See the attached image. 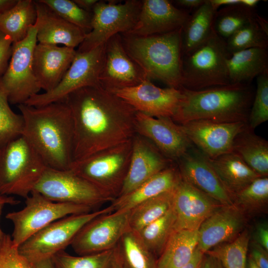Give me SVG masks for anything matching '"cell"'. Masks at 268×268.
Masks as SVG:
<instances>
[{
	"label": "cell",
	"instance_id": "obj_4",
	"mask_svg": "<svg viewBox=\"0 0 268 268\" xmlns=\"http://www.w3.org/2000/svg\"><path fill=\"white\" fill-rule=\"evenodd\" d=\"M182 28L161 34L139 36L121 34L124 48L149 79L169 87L182 88Z\"/></svg>",
	"mask_w": 268,
	"mask_h": 268
},
{
	"label": "cell",
	"instance_id": "obj_6",
	"mask_svg": "<svg viewBox=\"0 0 268 268\" xmlns=\"http://www.w3.org/2000/svg\"><path fill=\"white\" fill-rule=\"evenodd\" d=\"M226 41L213 29L201 45L183 56L182 88L199 90L230 84Z\"/></svg>",
	"mask_w": 268,
	"mask_h": 268
},
{
	"label": "cell",
	"instance_id": "obj_12",
	"mask_svg": "<svg viewBox=\"0 0 268 268\" xmlns=\"http://www.w3.org/2000/svg\"><path fill=\"white\" fill-rule=\"evenodd\" d=\"M54 202L93 207L113 199L71 169L47 167L34 190Z\"/></svg>",
	"mask_w": 268,
	"mask_h": 268
},
{
	"label": "cell",
	"instance_id": "obj_32",
	"mask_svg": "<svg viewBox=\"0 0 268 268\" xmlns=\"http://www.w3.org/2000/svg\"><path fill=\"white\" fill-rule=\"evenodd\" d=\"M215 11L209 0H205L192 14H190L182 28L183 56L203 42L213 30Z\"/></svg>",
	"mask_w": 268,
	"mask_h": 268
},
{
	"label": "cell",
	"instance_id": "obj_53",
	"mask_svg": "<svg viewBox=\"0 0 268 268\" xmlns=\"http://www.w3.org/2000/svg\"><path fill=\"white\" fill-rule=\"evenodd\" d=\"M19 203L20 201L14 199L12 197L0 195V205H16Z\"/></svg>",
	"mask_w": 268,
	"mask_h": 268
},
{
	"label": "cell",
	"instance_id": "obj_17",
	"mask_svg": "<svg viewBox=\"0 0 268 268\" xmlns=\"http://www.w3.org/2000/svg\"><path fill=\"white\" fill-rule=\"evenodd\" d=\"M110 91L137 112L155 118H172L183 95L182 88H160L148 79L135 86Z\"/></svg>",
	"mask_w": 268,
	"mask_h": 268
},
{
	"label": "cell",
	"instance_id": "obj_42",
	"mask_svg": "<svg viewBox=\"0 0 268 268\" xmlns=\"http://www.w3.org/2000/svg\"><path fill=\"white\" fill-rule=\"evenodd\" d=\"M67 22L78 27L86 34L91 29L92 13L80 8L73 0H41Z\"/></svg>",
	"mask_w": 268,
	"mask_h": 268
},
{
	"label": "cell",
	"instance_id": "obj_37",
	"mask_svg": "<svg viewBox=\"0 0 268 268\" xmlns=\"http://www.w3.org/2000/svg\"><path fill=\"white\" fill-rule=\"evenodd\" d=\"M250 239V232L245 229L233 241L216 246L205 254L219 260L224 268H246Z\"/></svg>",
	"mask_w": 268,
	"mask_h": 268
},
{
	"label": "cell",
	"instance_id": "obj_30",
	"mask_svg": "<svg viewBox=\"0 0 268 268\" xmlns=\"http://www.w3.org/2000/svg\"><path fill=\"white\" fill-rule=\"evenodd\" d=\"M232 152L261 177L268 174V142L247 127L236 137Z\"/></svg>",
	"mask_w": 268,
	"mask_h": 268
},
{
	"label": "cell",
	"instance_id": "obj_39",
	"mask_svg": "<svg viewBox=\"0 0 268 268\" xmlns=\"http://www.w3.org/2000/svg\"><path fill=\"white\" fill-rule=\"evenodd\" d=\"M225 41L230 55L251 48L268 49V34L259 26L255 18L254 21L237 30Z\"/></svg>",
	"mask_w": 268,
	"mask_h": 268
},
{
	"label": "cell",
	"instance_id": "obj_56",
	"mask_svg": "<svg viewBox=\"0 0 268 268\" xmlns=\"http://www.w3.org/2000/svg\"><path fill=\"white\" fill-rule=\"evenodd\" d=\"M260 2L259 0H241V4L250 8H255Z\"/></svg>",
	"mask_w": 268,
	"mask_h": 268
},
{
	"label": "cell",
	"instance_id": "obj_38",
	"mask_svg": "<svg viewBox=\"0 0 268 268\" xmlns=\"http://www.w3.org/2000/svg\"><path fill=\"white\" fill-rule=\"evenodd\" d=\"M116 258V249L78 256H72L65 250L51 258L54 268H111Z\"/></svg>",
	"mask_w": 268,
	"mask_h": 268
},
{
	"label": "cell",
	"instance_id": "obj_43",
	"mask_svg": "<svg viewBox=\"0 0 268 268\" xmlns=\"http://www.w3.org/2000/svg\"><path fill=\"white\" fill-rule=\"evenodd\" d=\"M256 78L257 88L248 120V126L253 131L268 120V72Z\"/></svg>",
	"mask_w": 268,
	"mask_h": 268
},
{
	"label": "cell",
	"instance_id": "obj_14",
	"mask_svg": "<svg viewBox=\"0 0 268 268\" xmlns=\"http://www.w3.org/2000/svg\"><path fill=\"white\" fill-rule=\"evenodd\" d=\"M129 210L100 215L79 230L70 246L78 255L98 253L114 249L129 229Z\"/></svg>",
	"mask_w": 268,
	"mask_h": 268
},
{
	"label": "cell",
	"instance_id": "obj_41",
	"mask_svg": "<svg viewBox=\"0 0 268 268\" xmlns=\"http://www.w3.org/2000/svg\"><path fill=\"white\" fill-rule=\"evenodd\" d=\"M268 200V177L256 178L234 196V204L245 213L258 211L266 205Z\"/></svg>",
	"mask_w": 268,
	"mask_h": 268
},
{
	"label": "cell",
	"instance_id": "obj_50",
	"mask_svg": "<svg viewBox=\"0 0 268 268\" xmlns=\"http://www.w3.org/2000/svg\"><path fill=\"white\" fill-rule=\"evenodd\" d=\"M205 0H177L174 1L176 5L186 8H197L202 4Z\"/></svg>",
	"mask_w": 268,
	"mask_h": 268
},
{
	"label": "cell",
	"instance_id": "obj_47",
	"mask_svg": "<svg viewBox=\"0 0 268 268\" xmlns=\"http://www.w3.org/2000/svg\"><path fill=\"white\" fill-rule=\"evenodd\" d=\"M255 242L267 251H268V226L267 222L258 224L254 234Z\"/></svg>",
	"mask_w": 268,
	"mask_h": 268
},
{
	"label": "cell",
	"instance_id": "obj_22",
	"mask_svg": "<svg viewBox=\"0 0 268 268\" xmlns=\"http://www.w3.org/2000/svg\"><path fill=\"white\" fill-rule=\"evenodd\" d=\"M141 2L138 20L126 34L147 36L170 32L183 28L190 15L170 0H143Z\"/></svg>",
	"mask_w": 268,
	"mask_h": 268
},
{
	"label": "cell",
	"instance_id": "obj_57",
	"mask_svg": "<svg viewBox=\"0 0 268 268\" xmlns=\"http://www.w3.org/2000/svg\"><path fill=\"white\" fill-rule=\"evenodd\" d=\"M36 268H54L51 260H48L34 265Z\"/></svg>",
	"mask_w": 268,
	"mask_h": 268
},
{
	"label": "cell",
	"instance_id": "obj_10",
	"mask_svg": "<svg viewBox=\"0 0 268 268\" xmlns=\"http://www.w3.org/2000/svg\"><path fill=\"white\" fill-rule=\"evenodd\" d=\"M37 42L35 24L23 40L12 44L9 64L0 77V86L11 104H24L41 89L33 69V55Z\"/></svg>",
	"mask_w": 268,
	"mask_h": 268
},
{
	"label": "cell",
	"instance_id": "obj_18",
	"mask_svg": "<svg viewBox=\"0 0 268 268\" xmlns=\"http://www.w3.org/2000/svg\"><path fill=\"white\" fill-rule=\"evenodd\" d=\"M147 79L125 51L120 34L105 43L104 64L99 77L102 86L109 90H118L136 86Z\"/></svg>",
	"mask_w": 268,
	"mask_h": 268
},
{
	"label": "cell",
	"instance_id": "obj_24",
	"mask_svg": "<svg viewBox=\"0 0 268 268\" xmlns=\"http://www.w3.org/2000/svg\"><path fill=\"white\" fill-rule=\"evenodd\" d=\"M76 54L74 48L37 43L33 55V69L41 89L48 92L61 81Z\"/></svg>",
	"mask_w": 268,
	"mask_h": 268
},
{
	"label": "cell",
	"instance_id": "obj_58",
	"mask_svg": "<svg viewBox=\"0 0 268 268\" xmlns=\"http://www.w3.org/2000/svg\"><path fill=\"white\" fill-rule=\"evenodd\" d=\"M246 268H260L253 260L251 257L249 256L248 260H247Z\"/></svg>",
	"mask_w": 268,
	"mask_h": 268
},
{
	"label": "cell",
	"instance_id": "obj_35",
	"mask_svg": "<svg viewBox=\"0 0 268 268\" xmlns=\"http://www.w3.org/2000/svg\"><path fill=\"white\" fill-rule=\"evenodd\" d=\"M257 13L255 8L241 4L225 6L215 13L213 29L226 40L241 28L254 21Z\"/></svg>",
	"mask_w": 268,
	"mask_h": 268
},
{
	"label": "cell",
	"instance_id": "obj_33",
	"mask_svg": "<svg viewBox=\"0 0 268 268\" xmlns=\"http://www.w3.org/2000/svg\"><path fill=\"white\" fill-rule=\"evenodd\" d=\"M175 188L143 201L129 210V229L137 232L166 214L172 208Z\"/></svg>",
	"mask_w": 268,
	"mask_h": 268
},
{
	"label": "cell",
	"instance_id": "obj_25",
	"mask_svg": "<svg viewBox=\"0 0 268 268\" xmlns=\"http://www.w3.org/2000/svg\"><path fill=\"white\" fill-rule=\"evenodd\" d=\"M34 2L37 42L74 49L81 44L86 34L83 30L64 19L41 0Z\"/></svg>",
	"mask_w": 268,
	"mask_h": 268
},
{
	"label": "cell",
	"instance_id": "obj_54",
	"mask_svg": "<svg viewBox=\"0 0 268 268\" xmlns=\"http://www.w3.org/2000/svg\"><path fill=\"white\" fill-rule=\"evenodd\" d=\"M17 1V0H0V14L13 6Z\"/></svg>",
	"mask_w": 268,
	"mask_h": 268
},
{
	"label": "cell",
	"instance_id": "obj_8",
	"mask_svg": "<svg viewBox=\"0 0 268 268\" xmlns=\"http://www.w3.org/2000/svg\"><path fill=\"white\" fill-rule=\"evenodd\" d=\"M114 211L111 205L93 212L68 215L37 232L18 247L20 254L33 265L48 260L70 245L79 230L96 217Z\"/></svg>",
	"mask_w": 268,
	"mask_h": 268
},
{
	"label": "cell",
	"instance_id": "obj_13",
	"mask_svg": "<svg viewBox=\"0 0 268 268\" xmlns=\"http://www.w3.org/2000/svg\"><path fill=\"white\" fill-rule=\"evenodd\" d=\"M105 43L87 52L78 53L59 83L52 90L37 94L24 104L40 107L64 100L81 88L100 85L99 77L104 64Z\"/></svg>",
	"mask_w": 268,
	"mask_h": 268
},
{
	"label": "cell",
	"instance_id": "obj_7",
	"mask_svg": "<svg viewBox=\"0 0 268 268\" xmlns=\"http://www.w3.org/2000/svg\"><path fill=\"white\" fill-rule=\"evenodd\" d=\"M132 138L83 159L74 161L70 169L115 199L121 190L128 171L132 152Z\"/></svg>",
	"mask_w": 268,
	"mask_h": 268
},
{
	"label": "cell",
	"instance_id": "obj_48",
	"mask_svg": "<svg viewBox=\"0 0 268 268\" xmlns=\"http://www.w3.org/2000/svg\"><path fill=\"white\" fill-rule=\"evenodd\" d=\"M204 256V254L197 247L192 259L181 268H200Z\"/></svg>",
	"mask_w": 268,
	"mask_h": 268
},
{
	"label": "cell",
	"instance_id": "obj_60",
	"mask_svg": "<svg viewBox=\"0 0 268 268\" xmlns=\"http://www.w3.org/2000/svg\"><path fill=\"white\" fill-rule=\"evenodd\" d=\"M3 206L4 205H0V218L2 214V209H3ZM4 234V233L2 231L0 227V240L1 239Z\"/></svg>",
	"mask_w": 268,
	"mask_h": 268
},
{
	"label": "cell",
	"instance_id": "obj_21",
	"mask_svg": "<svg viewBox=\"0 0 268 268\" xmlns=\"http://www.w3.org/2000/svg\"><path fill=\"white\" fill-rule=\"evenodd\" d=\"M181 178L222 205L234 204V197L225 188L207 158L190 149L178 160Z\"/></svg>",
	"mask_w": 268,
	"mask_h": 268
},
{
	"label": "cell",
	"instance_id": "obj_23",
	"mask_svg": "<svg viewBox=\"0 0 268 268\" xmlns=\"http://www.w3.org/2000/svg\"><path fill=\"white\" fill-rule=\"evenodd\" d=\"M148 139L135 134L132 138V152L128 171L118 197L132 191L143 183L171 165Z\"/></svg>",
	"mask_w": 268,
	"mask_h": 268
},
{
	"label": "cell",
	"instance_id": "obj_29",
	"mask_svg": "<svg viewBox=\"0 0 268 268\" xmlns=\"http://www.w3.org/2000/svg\"><path fill=\"white\" fill-rule=\"evenodd\" d=\"M198 245V230L174 231L157 259L156 268L183 267L192 259Z\"/></svg>",
	"mask_w": 268,
	"mask_h": 268
},
{
	"label": "cell",
	"instance_id": "obj_11",
	"mask_svg": "<svg viewBox=\"0 0 268 268\" xmlns=\"http://www.w3.org/2000/svg\"><path fill=\"white\" fill-rule=\"evenodd\" d=\"M141 3L139 0H127L123 3L98 0L92 11L91 31L76 51L88 52L116 34L129 33L138 20Z\"/></svg>",
	"mask_w": 268,
	"mask_h": 268
},
{
	"label": "cell",
	"instance_id": "obj_9",
	"mask_svg": "<svg viewBox=\"0 0 268 268\" xmlns=\"http://www.w3.org/2000/svg\"><path fill=\"white\" fill-rule=\"evenodd\" d=\"M92 207L73 203L53 201L33 190L26 198L21 210L5 216L13 226L11 236L17 247L51 223L68 215L90 212Z\"/></svg>",
	"mask_w": 268,
	"mask_h": 268
},
{
	"label": "cell",
	"instance_id": "obj_28",
	"mask_svg": "<svg viewBox=\"0 0 268 268\" xmlns=\"http://www.w3.org/2000/svg\"><path fill=\"white\" fill-rule=\"evenodd\" d=\"M227 69L230 84L250 83L268 72V50L251 48L233 53L227 60Z\"/></svg>",
	"mask_w": 268,
	"mask_h": 268
},
{
	"label": "cell",
	"instance_id": "obj_27",
	"mask_svg": "<svg viewBox=\"0 0 268 268\" xmlns=\"http://www.w3.org/2000/svg\"><path fill=\"white\" fill-rule=\"evenodd\" d=\"M207 159L225 188L233 197L256 178L261 177L233 152Z\"/></svg>",
	"mask_w": 268,
	"mask_h": 268
},
{
	"label": "cell",
	"instance_id": "obj_31",
	"mask_svg": "<svg viewBox=\"0 0 268 268\" xmlns=\"http://www.w3.org/2000/svg\"><path fill=\"white\" fill-rule=\"evenodd\" d=\"M37 14L34 0H18L9 9L0 14V31L12 44L23 40L35 25Z\"/></svg>",
	"mask_w": 268,
	"mask_h": 268
},
{
	"label": "cell",
	"instance_id": "obj_3",
	"mask_svg": "<svg viewBox=\"0 0 268 268\" xmlns=\"http://www.w3.org/2000/svg\"><path fill=\"white\" fill-rule=\"evenodd\" d=\"M182 90V99L172 118L177 124L195 120L248 123L255 94L250 83L229 84L199 90Z\"/></svg>",
	"mask_w": 268,
	"mask_h": 268
},
{
	"label": "cell",
	"instance_id": "obj_15",
	"mask_svg": "<svg viewBox=\"0 0 268 268\" xmlns=\"http://www.w3.org/2000/svg\"><path fill=\"white\" fill-rule=\"evenodd\" d=\"M134 129L135 134L148 139L172 162L182 157L192 144L181 125L171 118H155L136 112Z\"/></svg>",
	"mask_w": 268,
	"mask_h": 268
},
{
	"label": "cell",
	"instance_id": "obj_36",
	"mask_svg": "<svg viewBox=\"0 0 268 268\" xmlns=\"http://www.w3.org/2000/svg\"><path fill=\"white\" fill-rule=\"evenodd\" d=\"M175 217L171 208L160 218L134 232L143 245L155 257H158L175 230Z\"/></svg>",
	"mask_w": 268,
	"mask_h": 268
},
{
	"label": "cell",
	"instance_id": "obj_34",
	"mask_svg": "<svg viewBox=\"0 0 268 268\" xmlns=\"http://www.w3.org/2000/svg\"><path fill=\"white\" fill-rule=\"evenodd\" d=\"M115 248L123 268H156L157 258L143 245L134 232L128 230Z\"/></svg>",
	"mask_w": 268,
	"mask_h": 268
},
{
	"label": "cell",
	"instance_id": "obj_26",
	"mask_svg": "<svg viewBox=\"0 0 268 268\" xmlns=\"http://www.w3.org/2000/svg\"><path fill=\"white\" fill-rule=\"evenodd\" d=\"M181 179L178 167L170 165L130 193L116 198L114 211L129 210L148 199L174 189Z\"/></svg>",
	"mask_w": 268,
	"mask_h": 268
},
{
	"label": "cell",
	"instance_id": "obj_46",
	"mask_svg": "<svg viewBox=\"0 0 268 268\" xmlns=\"http://www.w3.org/2000/svg\"><path fill=\"white\" fill-rule=\"evenodd\" d=\"M250 256L260 268H268V251L254 241L251 244Z\"/></svg>",
	"mask_w": 268,
	"mask_h": 268
},
{
	"label": "cell",
	"instance_id": "obj_20",
	"mask_svg": "<svg viewBox=\"0 0 268 268\" xmlns=\"http://www.w3.org/2000/svg\"><path fill=\"white\" fill-rule=\"evenodd\" d=\"M246 213L235 204L222 205L201 225L198 247L203 253L234 240L244 229Z\"/></svg>",
	"mask_w": 268,
	"mask_h": 268
},
{
	"label": "cell",
	"instance_id": "obj_40",
	"mask_svg": "<svg viewBox=\"0 0 268 268\" xmlns=\"http://www.w3.org/2000/svg\"><path fill=\"white\" fill-rule=\"evenodd\" d=\"M24 126L23 116L12 110L7 96L0 86V148L22 135Z\"/></svg>",
	"mask_w": 268,
	"mask_h": 268
},
{
	"label": "cell",
	"instance_id": "obj_19",
	"mask_svg": "<svg viewBox=\"0 0 268 268\" xmlns=\"http://www.w3.org/2000/svg\"><path fill=\"white\" fill-rule=\"evenodd\" d=\"M222 205L181 178L174 189L172 206L175 217L174 231L198 230L202 223Z\"/></svg>",
	"mask_w": 268,
	"mask_h": 268
},
{
	"label": "cell",
	"instance_id": "obj_55",
	"mask_svg": "<svg viewBox=\"0 0 268 268\" xmlns=\"http://www.w3.org/2000/svg\"><path fill=\"white\" fill-rule=\"evenodd\" d=\"M256 20L262 29L268 34V21L257 13Z\"/></svg>",
	"mask_w": 268,
	"mask_h": 268
},
{
	"label": "cell",
	"instance_id": "obj_49",
	"mask_svg": "<svg viewBox=\"0 0 268 268\" xmlns=\"http://www.w3.org/2000/svg\"><path fill=\"white\" fill-rule=\"evenodd\" d=\"M200 268H224L221 262L215 257L204 254Z\"/></svg>",
	"mask_w": 268,
	"mask_h": 268
},
{
	"label": "cell",
	"instance_id": "obj_44",
	"mask_svg": "<svg viewBox=\"0 0 268 268\" xmlns=\"http://www.w3.org/2000/svg\"><path fill=\"white\" fill-rule=\"evenodd\" d=\"M0 268H36L18 251L11 236L4 233L0 240Z\"/></svg>",
	"mask_w": 268,
	"mask_h": 268
},
{
	"label": "cell",
	"instance_id": "obj_16",
	"mask_svg": "<svg viewBox=\"0 0 268 268\" xmlns=\"http://www.w3.org/2000/svg\"><path fill=\"white\" fill-rule=\"evenodd\" d=\"M180 125L191 142L208 158L213 159L232 152L236 137L248 123L195 120Z\"/></svg>",
	"mask_w": 268,
	"mask_h": 268
},
{
	"label": "cell",
	"instance_id": "obj_1",
	"mask_svg": "<svg viewBox=\"0 0 268 268\" xmlns=\"http://www.w3.org/2000/svg\"><path fill=\"white\" fill-rule=\"evenodd\" d=\"M64 101L72 118L73 162L124 143L135 134L137 111L101 85L76 90Z\"/></svg>",
	"mask_w": 268,
	"mask_h": 268
},
{
	"label": "cell",
	"instance_id": "obj_5",
	"mask_svg": "<svg viewBox=\"0 0 268 268\" xmlns=\"http://www.w3.org/2000/svg\"><path fill=\"white\" fill-rule=\"evenodd\" d=\"M47 167L23 135L0 148V195L27 198Z\"/></svg>",
	"mask_w": 268,
	"mask_h": 268
},
{
	"label": "cell",
	"instance_id": "obj_2",
	"mask_svg": "<svg viewBox=\"0 0 268 268\" xmlns=\"http://www.w3.org/2000/svg\"><path fill=\"white\" fill-rule=\"evenodd\" d=\"M24 122L22 135L48 167L70 169L73 162V126L70 109L64 100L40 107L17 105Z\"/></svg>",
	"mask_w": 268,
	"mask_h": 268
},
{
	"label": "cell",
	"instance_id": "obj_45",
	"mask_svg": "<svg viewBox=\"0 0 268 268\" xmlns=\"http://www.w3.org/2000/svg\"><path fill=\"white\" fill-rule=\"evenodd\" d=\"M12 42L0 31V74H3L8 66L12 52Z\"/></svg>",
	"mask_w": 268,
	"mask_h": 268
},
{
	"label": "cell",
	"instance_id": "obj_59",
	"mask_svg": "<svg viewBox=\"0 0 268 268\" xmlns=\"http://www.w3.org/2000/svg\"><path fill=\"white\" fill-rule=\"evenodd\" d=\"M111 268H123L122 265L120 262V260L118 259L117 253H116V260Z\"/></svg>",
	"mask_w": 268,
	"mask_h": 268
},
{
	"label": "cell",
	"instance_id": "obj_52",
	"mask_svg": "<svg viewBox=\"0 0 268 268\" xmlns=\"http://www.w3.org/2000/svg\"><path fill=\"white\" fill-rule=\"evenodd\" d=\"M73 1L80 8L90 12H92L94 6L98 1L97 0H73Z\"/></svg>",
	"mask_w": 268,
	"mask_h": 268
},
{
	"label": "cell",
	"instance_id": "obj_51",
	"mask_svg": "<svg viewBox=\"0 0 268 268\" xmlns=\"http://www.w3.org/2000/svg\"><path fill=\"white\" fill-rule=\"evenodd\" d=\"M213 8L217 11L218 8L221 6H227L241 3V0H209Z\"/></svg>",
	"mask_w": 268,
	"mask_h": 268
}]
</instances>
